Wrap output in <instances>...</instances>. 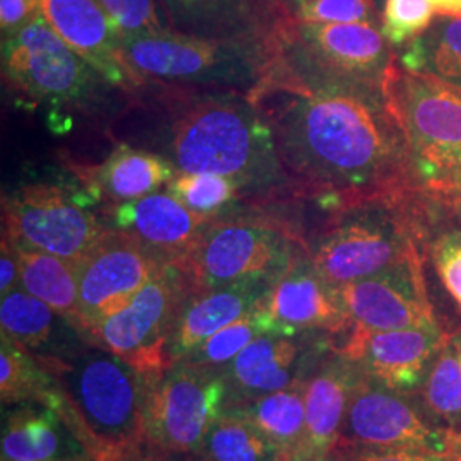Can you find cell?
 <instances>
[{
	"mask_svg": "<svg viewBox=\"0 0 461 461\" xmlns=\"http://www.w3.org/2000/svg\"><path fill=\"white\" fill-rule=\"evenodd\" d=\"M267 118L289 182L337 203L422 190L383 84L331 77L272 51L248 93Z\"/></svg>",
	"mask_w": 461,
	"mask_h": 461,
	"instance_id": "6da1fadb",
	"label": "cell"
},
{
	"mask_svg": "<svg viewBox=\"0 0 461 461\" xmlns=\"http://www.w3.org/2000/svg\"><path fill=\"white\" fill-rule=\"evenodd\" d=\"M57 381L59 411L93 461H125L148 445L149 378L99 348L72 361L38 357Z\"/></svg>",
	"mask_w": 461,
	"mask_h": 461,
	"instance_id": "7a4b0ae2",
	"label": "cell"
},
{
	"mask_svg": "<svg viewBox=\"0 0 461 461\" xmlns=\"http://www.w3.org/2000/svg\"><path fill=\"white\" fill-rule=\"evenodd\" d=\"M169 161L182 173L221 175L253 194L289 182L272 129L248 96L192 101L171 125Z\"/></svg>",
	"mask_w": 461,
	"mask_h": 461,
	"instance_id": "3957f363",
	"label": "cell"
},
{
	"mask_svg": "<svg viewBox=\"0 0 461 461\" xmlns=\"http://www.w3.org/2000/svg\"><path fill=\"white\" fill-rule=\"evenodd\" d=\"M299 257L294 232L270 219H214L173 260L190 294L243 280L277 282Z\"/></svg>",
	"mask_w": 461,
	"mask_h": 461,
	"instance_id": "277c9868",
	"label": "cell"
},
{
	"mask_svg": "<svg viewBox=\"0 0 461 461\" xmlns=\"http://www.w3.org/2000/svg\"><path fill=\"white\" fill-rule=\"evenodd\" d=\"M400 200L346 205L316 241L310 260L331 287L367 279L419 249L420 226Z\"/></svg>",
	"mask_w": 461,
	"mask_h": 461,
	"instance_id": "5b68a950",
	"label": "cell"
},
{
	"mask_svg": "<svg viewBox=\"0 0 461 461\" xmlns=\"http://www.w3.org/2000/svg\"><path fill=\"white\" fill-rule=\"evenodd\" d=\"M383 87L422 190L461 169V86L393 62Z\"/></svg>",
	"mask_w": 461,
	"mask_h": 461,
	"instance_id": "8992f818",
	"label": "cell"
},
{
	"mask_svg": "<svg viewBox=\"0 0 461 461\" xmlns=\"http://www.w3.org/2000/svg\"><path fill=\"white\" fill-rule=\"evenodd\" d=\"M122 53L142 79L249 86L251 91L264 76L270 43L212 40L165 30L122 40Z\"/></svg>",
	"mask_w": 461,
	"mask_h": 461,
	"instance_id": "52a82bcc",
	"label": "cell"
},
{
	"mask_svg": "<svg viewBox=\"0 0 461 461\" xmlns=\"http://www.w3.org/2000/svg\"><path fill=\"white\" fill-rule=\"evenodd\" d=\"M4 83L33 104H83L106 83L55 33L41 11L2 40ZM108 84V83H106Z\"/></svg>",
	"mask_w": 461,
	"mask_h": 461,
	"instance_id": "ba28073f",
	"label": "cell"
},
{
	"mask_svg": "<svg viewBox=\"0 0 461 461\" xmlns=\"http://www.w3.org/2000/svg\"><path fill=\"white\" fill-rule=\"evenodd\" d=\"M230 407V386L219 369L173 364L149 378L148 445L167 455L197 453L217 417Z\"/></svg>",
	"mask_w": 461,
	"mask_h": 461,
	"instance_id": "9c48e42d",
	"label": "cell"
},
{
	"mask_svg": "<svg viewBox=\"0 0 461 461\" xmlns=\"http://www.w3.org/2000/svg\"><path fill=\"white\" fill-rule=\"evenodd\" d=\"M188 294L182 272L167 262L122 310L99 323L91 340L146 378L159 376L171 367L167 340Z\"/></svg>",
	"mask_w": 461,
	"mask_h": 461,
	"instance_id": "30bf717a",
	"label": "cell"
},
{
	"mask_svg": "<svg viewBox=\"0 0 461 461\" xmlns=\"http://www.w3.org/2000/svg\"><path fill=\"white\" fill-rule=\"evenodd\" d=\"M4 234L14 247L30 248L81 264L112 230L103 228L59 185L34 183L2 202Z\"/></svg>",
	"mask_w": 461,
	"mask_h": 461,
	"instance_id": "8fae6325",
	"label": "cell"
},
{
	"mask_svg": "<svg viewBox=\"0 0 461 461\" xmlns=\"http://www.w3.org/2000/svg\"><path fill=\"white\" fill-rule=\"evenodd\" d=\"M342 446L411 449L461 461L460 430L430 426L402 392L366 375L347 407L337 447Z\"/></svg>",
	"mask_w": 461,
	"mask_h": 461,
	"instance_id": "7c38bea8",
	"label": "cell"
},
{
	"mask_svg": "<svg viewBox=\"0 0 461 461\" xmlns=\"http://www.w3.org/2000/svg\"><path fill=\"white\" fill-rule=\"evenodd\" d=\"M274 47L314 72L363 83L383 84L395 55L376 23H297L280 28Z\"/></svg>",
	"mask_w": 461,
	"mask_h": 461,
	"instance_id": "4fadbf2b",
	"label": "cell"
},
{
	"mask_svg": "<svg viewBox=\"0 0 461 461\" xmlns=\"http://www.w3.org/2000/svg\"><path fill=\"white\" fill-rule=\"evenodd\" d=\"M166 264L131 234L110 230L77 264L83 331L91 337L103 320L122 310Z\"/></svg>",
	"mask_w": 461,
	"mask_h": 461,
	"instance_id": "5bb4252c",
	"label": "cell"
},
{
	"mask_svg": "<svg viewBox=\"0 0 461 461\" xmlns=\"http://www.w3.org/2000/svg\"><path fill=\"white\" fill-rule=\"evenodd\" d=\"M337 294L354 327H439L426 289L419 249L376 276L337 287Z\"/></svg>",
	"mask_w": 461,
	"mask_h": 461,
	"instance_id": "9a60e30c",
	"label": "cell"
},
{
	"mask_svg": "<svg viewBox=\"0 0 461 461\" xmlns=\"http://www.w3.org/2000/svg\"><path fill=\"white\" fill-rule=\"evenodd\" d=\"M339 354L357 364L367 378L411 392L424 383L438 352L449 340L441 327L369 330L350 327Z\"/></svg>",
	"mask_w": 461,
	"mask_h": 461,
	"instance_id": "2e32d148",
	"label": "cell"
},
{
	"mask_svg": "<svg viewBox=\"0 0 461 461\" xmlns=\"http://www.w3.org/2000/svg\"><path fill=\"white\" fill-rule=\"evenodd\" d=\"M260 304L276 335L296 337L312 330L344 333L352 327L337 289L314 270L310 258L301 255Z\"/></svg>",
	"mask_w": 461,
	"mask_h": 461,
	"instance_id": "e0dca14e",
	"label": "cell"
},
{
	"mask_svg": "<svg viewBox=\"0 0 461 461\" xmlns=\"http://www.w3.org/2000/svg\"><path fill=\"white\" fill-rule=\"evenodd\" d=\"M40 11L106 83L127 91L144 84L125 60L120 34L98 0H40Z\"/></svg>",
	"mask_w": 461,
	"mask_h": 461,
	"instance_id": "ac0fdd59",
	"label": "cell"
},
{
	"mask_svg": "<svg viewBox=\"0 0 461 461\" xmlns=\"http://www.w3.org/2000/svg\"><path fill=\"white\" fill-rule=\"evenodd\" d=\"M357 364L337 354L304 378L306 432L293 461H329L339 445L352 392L363 379Z\"/></svg>",
	"mask_w": 461,
	"mask_h": 461,
	"instance_id": "d6986e66",
	"label": "cell"
},
{
	"mask_svg": "<svg viewBox=\"0 0 461 461\" xmlns=\"http://www.w3.org/2000/svg\"><path fill=\"white\" fill-rule=\"evenodd\" d=\"M274 284L272 280H243L188 294L169 333V364L182 363L215 331L251 312Z\"/></svg>",
	"mask_w": 461,
	"mask_h": 461,
	"instance_id": "ffe728a7",
	"label": "cell"
},
{
	"mask_svg": "<svg viewBox=\"0 0 461 461\" xmlns=\"http://www.w3.org/2000/svg\"><path fill=\"white\" fill-rule=\"evenodd\" d=\"M113 219L116 230L131 234L165 262H173L197 241L217 217L198 214L169 192H156L118 203Z\"/></svg>",
	"mask_w": 461,
	"mask_h": 461,
	"instance_id": "44dd1931",
	"label": "cell"
},
{
	"mask_svg": "<svg viewBox=\"0 0 461 461\" xmlns=\"http://www.w3.org/2000/svg\"><path fill=\"white\" fill-rule=\"evenodd\" d=\"M306 359L308 352L294 337L260 335L219 369L230 386V407L294 384L304 378Z\"/></svg>",
	"mask_w": 461,
	"mask_h": 461,
	"instance_id": "7402d4cb",
	"label": "cell"
},
{
	"mask_svg": "<svg viewBox=\"0 0 461 461\" xmlns=\"http://www.w3.org/2000/svg\"><path fill=\"white\" fill-rule=\"evenodd\" d=\"M87 455L55 407L26 403L7 417L2 460L51 461Z\"/></svg>",
	"mask_w": 461,
	"mask_h": 461,
	"instance_id": "603a6c76",
	"label": "cell"
},
{
	"mask_svg": "<svg viewBox=\"0 0 461 461\" xmlns=\"http://www.w3.org/2000/svg\"><path fill=\"white\" fill-rule=\"evenodd\" d=\"M175 32L212 40L262 38L264 19L255 0H159Z\"/></svg>",
	"mask_w": 461,
	"mask_h": 461,
	"instance_id": "cb8c5ba5",
	"label": "cell"
},
{
	"mask_svg": "<svg viewBox=\"0 0 461 461\" xmlns=\"http://www.w3.org/2000/svg\"><path fill=\"white\" fill-rule=\"evenodd\" d=\"M175 165L148 150L118 146L91 171V186L99 195L125 203L159 192L176 175Z\"/></svg>",
	"mask_w": 461,
	"mask_h": 461,
	"instance_id": "d4e9b609",
	"label": "cell"
},
{
	"mask_svg": "<svg viewBox=\"0 0 461 461\" xmlns=\"http://www.w3.org/2000/svg\"><path fill=\"white\" fill-rule=\"evenodd\" d=\"M249 420L279 449L282 461H293L301 451L306 432L304 378L294 384L257 396L228 409Z\"/></svg>",
	"mask_w": 461,
	"mask_h": 461,
	"instance_id": "484cf974",
	"label": "cell"
},
{
	"mask_svg": "<svg viewBox=\"0 0 461 461\" xmlns=\"http://www.w3.org/2000/svg\"><path fill=\"white\" fill-rule=\"evenodd\" d=\"M19 258V287L83 331L79 313L77 265L30 248L14 247Z\"/></svg>",
	"mask_w": 461,
	"mask_h": 461,
	"instance_id": "4316f807",
	"label": "cell"
},
{
	"mask_svg": "<svg viewBox=\"0 0 461 461\" xmlns=\"http://www.w3.org/2000/svg\"><path fill=\"white\" fill-rule=\"evenodd\" d=\"M0 398L11 403H43L59 409L62 395L49 369L26 347L2 333Z\"/></svg>",
	"mask_w": 461,
	"mask_h": 461,
	"instance_id": "83f0119b",
	"label": "cell"
},
{
	"mask_svg": "<svg viewBox=\"0 0 461 461\" xmlns=\"http://www.w3.org/2000/svg\"><path fill=\"white\" fill-rule=\"evenodd\" d=\"M400 66L461 86V16H439L426 33L405 45Z\"/></svg>",
	"mask_w": 461,
	"mask_h": 461,
	"instance_id": "f1b7e54d",
	"label": "cell"
},
{
	"mask_svg": "<svg viewBox=\"0 0 461 461\" xmlns=\"http://www.w3.org/2000/svg\"><path fill=\"white\" fill-rule=\"evenodd\" d=\"M195 455L198 461H282L258 429L230 411L217 417Z\"/></svg>",
	"mask_w": 461,
	"mask_h": 461,
	"instance_id": "f546056e",
	"label": "cell"
},
{
	"mask_svg": "<svg viewBox=\"0 0 461 461\" xmlns=\"http://www.w3.org/2000/svg\"><path fill=\"white\" fill-rule=\"evenodd\" d=\"M55 313L47 303L17 287L2 296L0 325L2 333L19 346L34 350L49 344L55 329Z\"/></svg>",
	"mask_w": 461,
	"mask_h": 461,
	"instance_id": "4dcf8cb0",
	"label": "cell"
},
{
	"mask_svg": "<svg viewBox=\"0 0 461 461\" xmlns=\"http://www.w3.org/2000/svg\"><path fill=\"white\" fill-rule=\"evenodd\" d=\"M429 412L446 428L461 432V361L451 339L438 352L422 383Z\"/></svg>",
	"mask_w": 461,
	"mask_h": 461,
	"instance_id": "1f68e13d",
	"label": "cell"
},
{
	"mask_svg": "<svg viewBox=\"0 0 461 461\" xmlns=\"http://www.w3.org/2000/svg\"><path fill=\"white\" fill-rule=\"evenodd\" d=\"M260 303L251 312L243 314L228 327L215 331L211 339H207L202 346L197 347L188 357L183 359L182 363L222 369L255 339H258L260 335L272 333V327Z\"/></svg>",
	"mask_w": 461,
	"mask_h": 461,
	"instance_id": "d6a6232c",
	"label": "cell"
},
{
	"mask_svg": "<svg viewBox=\"0 0 461 461\" xmlns=\"http://www.w3.org/2000/svg\"><path fill=\"white\" fill-rule=\"evenodd\" d=\"M166 192L178 198L186 207L198 214L217 217L230 203L243 197V190L238 183L212 173H182L166 185Z\"/></svg>",
	"mask_w": 461,
	"mask_h": 461,
	"instance_id": "836d02e7",
	"label": "cell"
},
{
	"mask_svg": "<svg viewBox=\"0 0 461 461\" xmlns=\"http://www.w3.org/2000/svg\"><path fill=\"white\" fill-rule=\"evenodd\" d=\"M436 14L432 0H386L381 33L393 47L409 45L428 32Z\"/></svg>",
	"mask_w": 461,
	"mask_h": 461,
	"instance_id": "e575fe53",
	"label": "cell"
},
{
	"mask_svg": "<svg viewBox=\"0 0 461 461\" xmlns=\"http://www.w3.org/2000/svg\"><path fill=\"white\" fill-rule=\"evenodd\" d=\"M115 26L120 40L173 30L156 0H98Z\"/></svg>",
	"mask_w": 461,
	"mask_h": 461,
	"instance_id": "d590c367",
	"label": "cell"
},
{
	"mask_svg": "<svg viewBox=\"0 0 461 461\" xmlns=\"http://www.w3.org/2000/svg\"><path fill=\"white\" fill-rule=\"evenodd\" d=\"M375 0H301L297 17L301 23H375Z\"/></svg>",
	"mask_w": 461,
	"mask_h": 461,
	"instance_id": "8d00e7d4",
	"label": "cell"
},
{
	"mask_svg": "<svg viewBox=\"0 0 461 461\" xmlns=\"http://www.w3.org/2000/svg\"><path fill=\"white\" fill-rule=\"evenodd\" d=\"M432 262L447 294L461 312V230H447L434 241Z\"/></svg>",
	"mask_w": 461,
	"mask_h": 461,
	"instance_id": "74e56055",
	"label": "cell"
},
{
	"mask_svg": "<svg viewBox=\"0 0 461 461\" xmlns=\"http://www.w3.org/2000/svg\"><path fill=\"white\" fill-rule=\"evenodd\" d=\"M333 455L344 461H456L447 456L430 455L422 451L366 447V446H342V447H337Z\"/></svg>",
	"mask_w": 461,
	"mask_h": 461,
	"instance_id": "f35d334b",
	"label": "cell"
},
{
	"mask_svg": "<svg viewBox=\"0 0 461 461\" xmlns=\"http://www.w3.org/2000/svg\"><path fill=\"white\" fill-rule=\"evenodd\" d=\"M40 13V0H0L2 40L17 33Z\"/></svg>",
	"mask_w": 461,
	"mask_h": 461,
	"instance_id": "ab89813d",
	"label": "cell"
},
{
	"mask_svg": "<svg viewBox=\"0 0 461 461\" xmlns=\"http://www.w3.org/2000/svg\"><path fill=\"white\" fill-rule=\"evenodd\" d=\"M19 287V258L14 245L2 236L0 245V294L5 296Z\"/></svg>",
	"mask_w": 461,
	"mask_h": 461,
	"instance_id": "60d3db41",
	"label": "cell"
},
{
	"mask_svg": "<svg viewBox=\"0 0 461 461\" xmlns=\"http://www.w3.org/2000/svg\"><path fill=\"white\" fill-rule=\"evenodd\" d=\"M426 195L445 202L449 209L461 215V169L449 175L445 180L424 188Z\"/></svg>",
	"mask_w": 461,
	"mask_h": 461,
	"instance_id": "b9f144b4",
	"label": "cell"
},
{
	"mask_svg": "<svg viewBox=\"0 0 461 461\" xmlns=\"http://www.w3.org/2000/svg\"><path fill=\"white\" fill-rule=\"evenodd\" d=\"M167 456L169 455L165 453V451L146 445L142 449H139L137 453H133L132 456L125 461H167Z\"/></svg>",
	"mask_w": 461,
	"mask_h": 461,
	"instance_id": "7bdbcfd3",
	"label": "cell"
},
{
	"mask_svg": "<svg viewBox=\"0 0 461 461\" xmlns=\"http://www.w3.org/2000/svg\"><path fill=\"white\" fill-rule=\"evenodd\" d=\"M439 16H461V0H432Z\"/></svg>",
	"mask_w": 461,
	"mask_h": 461,
	"instance_id": "ee69618b",
	"label": "cell"
},
{
	"mask_svg": "<svg viewBox=\"0 0 461 461\" xmlns=\"http://www.w3.org/2000/svg\"><path fill=\"white\" fill-rule=\"evenodd\" d=\"M451 342H453V346L456 348V352H458V357H460L461 361V330L455 335V337H451Z\"/></svg>",
	"mask_w": 461,
	"mask_h": 461,
	"instance_id": "f6af8a7d",
	"label": "cell"
},
{
	"mask_svg": "<svg viewBox=\"0 0 461 461\" xmlns=\"http://www.w3.org/2000/svg\"><path fill=\"white\" fill-rule=\"evenodd\" d=\"M7 461V460H2ZM51 461H93L89 455H79V456H72V458H64V460H51Z\"/></svg>",
	"mask_w": 461,
	"mask_h": 461,
	"instance_id": "bcb514c9",
	"label": "cell"
},
{
	"mask_svg": "<svg viewBox=\"0 0 461 461\" xmlns=\"http://www.w3.org/2000/svg\"><path fill=\"white\" fill-rule=\"evenodd\" d=\"M329 461H344V460H342V458H339V456H335V455H333V456H331V458H330Z\"/></svg>",
	"mask_w": 461,
	"mask_h": 461,
	"instance_id": "7dc6e473",
	"label": "cell"
},
{
	"mask_svg": "<svg viewBox=\"0 0 461 461\" xmlns=\"http://www.w3.org/2000/svg\"><path fill=\"white\" fill-rule=\"evenodd\" d=\"M297 4H299V2H301V0H296Z\"/></svg>",
	"mask_w": 461,
	"mask_h": 461,
	"instance_id": "c3c4849f",
	"label": "cell"
}]
</instances>
